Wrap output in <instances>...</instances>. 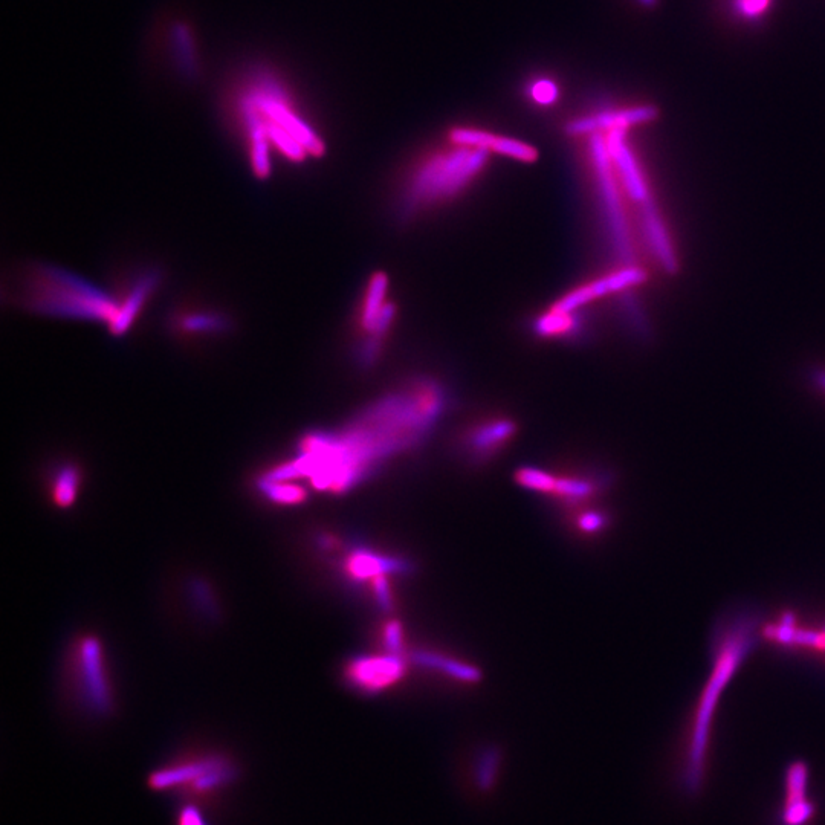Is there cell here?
I'll return each instance as SVG.
<instances>
[{
	"mask_svg": "<svg viewBox=\"0 0 825 825\" xmlns=\"http://www.w3.org/2000/svg\"><path fill=\"white\" fill-rule=\"evenodd\" d=\"M761 618L758 613L743 609L723 616L715 624L711 635V668L700 693L691 731L685 784L690 792H697L702 784L706 752L711 737L712 720L723 693L734 679L741 665L757 647L761 639Z\"/></svg>",
	"mask_w": 825,
	"mask_h": 825,
	"instance_id": "obj_3",
	"label": "cell"
},
{
	"mask_svg": "<svg viewBox=\"0 0 825 825\" xmlns=\"http://www.w3.org/2000/svg\"><path fill=\"white\" fill-rule=\"evenodd\" d=\"M605 525H607V518L601 512H586L578 518V528L584 534H596V532L602 531Z\"/></svg>",
	"mask_w": 825,
	"mask_h": 825,
	"instance_id": "obj_30",
	"label": "cell"
},
{
	"mask_svg": "<svg viewBox=\"0 0 825 825\" xmlns=\"http://www.w3.org/2000/svg\"><path fill=\"white\" fill-rule=\"evenodd\" d=\"M373 592H375L376 599H378L379 607L385 612H389L393 607L392 589H390L387 575L375 576L372 580Z\"/></svg>",
	"mask_w": 825,
	"mask_h": 825,
	"instance_id": "obj_28",
	"label": "cell"
},
{
	"mask_svg": "<svg viewBox=\"0 0 825 825\" xmlns=\"http://www.w3.org/2000/svg\"><path fill=\"white\" fill-rule=\"evenodd\" d=\"M78 679L81 699L94 714H107L112 709V693L104 673L100 644L86 638L78 644Z\"/></svg>",
	"mask_w": 825,
	"mask_h": 825,
	"instance_id": "obj_8",
	"label": "cell"
},
{
	"mask_svg": "<svg viewBox=\"0 0 825 825\" xmlns=\"http://www.w3.org/2000/svg\"><path fill=\"white\" fill-rule=\"evenodd\" d=\"M263 491L268 494L269 499L279 503H300L306 499L305 489L300 486L288 485L285 482H274V480H263Z\"/></svg>",
	"mask_w": 825,
	"mask_h": 825,
	"instance_id": "obj_22",
	"label": "cell"
},
{
	"mask_svg": "<svg viewBox=\"0 0 825 825\" xmlns=\"http://www.w3.org/2000/svg\"><path fill=\"white\" fill-rule=\"evenodd\" d=\"M439 393L396 395L370 407L338 436L308 437L300 457L272 471L275 480L309 477L315 489L343 494L381 460L418 444L439 418Z\"/></svg>",
	"mask_w": 825,
	"mask_h": 825,
	"instance_id": "obj_1",
	"label": "cell"
},
{
	"mask_svg": "<svg viewBox=\"0 0 825 825\" xmlns=\"http://www.w3.org/2000/svg\"><path fill=\"white\" fill-rule=\"evenodd\" d=\"M514 433L515 424L512 421L500 419V421L486 422L471 431L466 445L470 447L474 456L479 459H488L492 453H497L514 436Z\"/></svg>",
	"mask_w": 825,
	"mask_h": 825,
	"instance_id": "obj_12",
	"label": "cell"
},
{
	"mask_svg": "<svg viewBox=\"0 0 825 825\" xmlns=\"http://www.w3.org/2000/svg\"><path fill=\"white\" fill-rule=\"evenodd\" d=\"M789 803L806 800L807 789V767L803 763H795L790 766L789 775Z\"/></svg>",
	"mask_w": 825,
	"mask_h": 825,
	"instance_id": "obj_25",
	"label": "cell"
},
{
	"mask_svg": "<svg viewBox=\"0 0 825 825\" xmlns=\"http://www.w3.org/2000/svg\"><path fill=\"white\" fill-rule=\"evenodd\" d=\"M761 639L778 647L825 654V624L819 627H804L796 621L792 613H784L777 621L763 624Z\"/></svg>",
	"mask_w": 825,
	"mask_h": 825,
	"instance_id": "obj_9",
	"label": "cell"
},
{
	"mask_svg": "<svg viewBox=\"0 0 825 825\" xmlns=\"http://www.w3.org/2000/svg\"><path fill=\"white\" fill-rule=\"evenodd\" d=\"M387 288H389V277L384 272H376L370 279L366 301H364L363 317H361L364 329L369 330V332L375 326L379 314L384 309Z\"/></svg>",
	"mask_w": 825,
	"mask_h": 825,
	"instance_id": "obj_15",
	"label": "cell"
},
{
	"mask_svg": "<svg viewBox=\"0 0 825 825\" xmlns=\"http://www.w3.org/2000/svg\"><path fill=\"white\" fill-rule=\"evenodd\" d=\"M596 294L593 291L592 283L590 285L581 286V288L575 289V291L569 292L566 297L561 298L558 303H555L554 308L555 311L566 312V314H572L573 311L576 309L581 308V306L587 305L590 301L595 300Z\"/></svg>",
	"mask_w": 825,
	"mask_h": 825,
	"instance_id": "obj_24",
	"label": "cell"
},
{
	"mask_svg": "<svg viewBox=\"0 0 825 825\" xmlns=\"http://www.w3.org/2000/svg\"><path fill=\"white\" fill-rule=\"evenodd\" d=\"M515 482L526 489L544 492V494H554L557 479L537 468H521L515 473Z\"/></svg>",
	"mask_w": 825,
	"mask_h": 825,
	"instance_id": "obj_20",
	"label": "cell"
},
{
	"mask_svg": "<svg viewBox=\"0 0 825 825\" xmlns=\"http://www.w3.org/2000/svg\"><path fill=\"white\" fill-rule=\"evenodd\" d=\"M236 780L230 758L214 752L181 755L152 777V786L182 801L211 804L224 796Z\"/></svg>",
	"mask_w": 825,
	"mask_h": 825,
	"instance_id": "obj_5",
	"label": "cell"
},
{
	"mask_svg": "<svg viewBox=\"0 0 825 825\" xmlns=\"http://www.w3.org/2000/svg\"><path fill=\"white\" fill-rule=\"evenodd\" d=\"M497 136L486 130L470 129V127H456L450 132V141L456 147L466 149L492 150Z\"/></svg>",
	"mask_w": 825,
	"mask_h": 825,
	"instance_id": "obj_17",
	"label": "cell"
},
{
	"mask_svg": "<svg viewBox=\"0 0 825 825\" xmlns=\"http://www.w3.org/2000/svg\"><path fill=\"white\" fill-rule=\"evenodd\" d=\"M344 570L355 580H373L378 575L405 572L407 564L366 550H356L347 557Z\"/></svg>",
	"mask_w": 825,
	"mask_h": 825,
	"instance_id": "obj_14",
	"label": "cell"
},
{
	"mask_svg": "<svg viewBox=\"0 0 825 825\" xmlns=\"http://www.w3.org/2000/svg\"><path fill=\"white\" fill-rule=\"evenodd\" d=\"M78 480H80V474L75 466L62 468V471L55 477L54 489H52V499L57 505L65 508L74 502Z\"/></svg>",
	"mask_w": 825,
	"mask_h": 825,
	"instance_id": "obj_16",
	"label": "cell"
},
{
	"mask_svg": "<svg viewBox=\"0 0 825 825\" xmlns=\"http://www.w3.org/2000/svg\"><path fill=\"white\" fill-rule=\"evenodd\" d=\"M225 320L220 315L211 314V312H193V314L185 315L182 318V329L187 332H220L225 329Z\"/></svg>",
	"mask_w": 825,
	"mask_h": 825,
	"instance_id": "obj_21",
	"label": "cell"
},
{
	"mask_svg": "<svg viewBox=\"0 0 825 825\" xmlns=\"http://www.w3.org/2000/svg\"><path fill=\"white\" fill-rule=\"evenodd\" d=\"M407 664L404 656L384 654V656H364L350 660L344 667V680L356 690L375 694L387 690L404 679Z\"/></svg>",
	"mask_w": 825,
	"mask_h": 825,
	"instance_id": "obj_7",
	"label": "cell"
},
{
	"mask_svg": "<svg viewBox=\"0 0 825 825\" xmlns=\"http://www.w3.org/2000/svg\"><path fill=\"white\" fill-rule=\"evenodd\" d=\"M572 323V315L552 309L549 314L543 315V317L537 321V332L543 335V337H550V335L566 332V330L570 329Z\"/></svg>",
	"mask_w": 825,
	"mask_h": 825,
	"instance_id": "obj_23",
	"label": "cell"
},
{
	"mask_svg": "<svg viewBox=\"0 0 825 825\" xmlns=\"http://www.w3.org/2000/svg\"><path fill=\"white\" fill-rule=\"evenodd\" d=\"M23 305L39 314L54 317L89 318L112 324L120 303L97 286L63 269L39 265L26 275Z\"/></svg>",
	"mask_w": 825,
	"mask_h": 825,
	"instance_id": "obj_4",
	"label": "cell"
},
{
	"mask_svg": "<svg viewBox=\"0 0 825 825\" xmlns=\"http://www.w3.org/2000/svg\"><path fill=\"white\" fill-rule=\"evenodd\" d=\"M595 491L596 486L589 480L563 477V479H557L554 495L569 502H581V500L589 499Z\"/></svg>",
	"mask_w": 825,
	"mask_h": 825,
	"instance_id": "obj_18",
	"label": "cell"
},
{
	"mask_svg": "<svg viewBox=\"0 0 825 825\" xmlns=\"http://www.w3.org/2000/svg\"><path fill=\"white\" fill-rule=\"evenodd\" d=\"M159 275L156 272H147L140 275L133 283L132 289L127 292L123 303H120V312L114 323L110 324V332L114 335L126 334L132 326L135 318L140 314L141 309L146 305L147 298L155 291L158 285Z\"/></svg>",
	"mask_w": 825,
	"mask_h": 825,
	"instance_id": "obj_11",
	"label": "cell"
},
{
	"mask_svg": "<svg viewBox=\"0 0 825 825\" xmlns=\"http://www.w3.org/2000/svg\"><path fill=\"white\" fill-rule=\"evenodd\" d=\"M824 382H825V379H824Z\"/></svg>",
	"mask_w": 825,
	"mask_h": 825,
	"instance_id": "obj_33",
	"label": "cell"
},
{
	"mask_svg": "<svg viewBox=\"0 0 825 825\" xmlns=\"http://www.w3.org/2000/svg\"><path fill=\"white\" fill-rule=\"evenodd\" d=\"M488 159L489 150L466 147H456L450 153L433 156L411 182V201L413 204H431L453 198L482 172Z\"/></svg>",
	"mask_w": 825,
	"mask_h": 825,
	"instance_id": "obj_6",
	"label": "cell"
},
{
	"mask_svg": "<svg viewBox=\"0 0 825 825\" xmlns=\"http://www.w3.org/2000/svg\"><path fill=\"white\" fill-rule=\"evenodd\" d=\"M411 660L419 667L427 670L439 671L450 679L463 683H479L482 671L474 665L465 664L462 660L453 659L445 654L434 651L418 650L411 654Z\"/></svg>",
	"mask_w": 825,
	"mask_h": 825,
	"instance_id": "obj_13",
	"label": "cell"
},
{
	"mask_svg": "<svg viewBox=\"0 0 825 825\" xmlns=\"http://www.w3.org/2000/svg\"><path fill=\"white\" fill-rule=\"evenodd\" d=\"M813 809L806 800L787 804L784 821L787 825H801L812 816Z\"/></svg>",
	"mask_w": 825,
	"mask_h": 825,
	"instance_id": "obj_29",
	"label": "cell"
},
{
	"mask_svg": "<svg viewBox=\"0 0 825 825\" xmlns=\"http://www.w3.org/2000/svg\"><path fill=\"white\" fill-rule=\"evenodd\" d=\"M393 318H395V306L385 305L381 314H379L378 320H376L375 326L370 330V334H373L375 338H381L389 330Z\"/></svg>",
	"mask_w": 825,
	"mask_h": 825,
	"instance_id": "obj_31",
	"label": "cell"
},
{
	"mask_svg": "<svg viewBox=\"0 0 825 825\" xmlns=\"http://www.w3.org/2000/svg\"><path fill=\"white\" fill-rule=\"evenodd\" d=\"M492 152L508 156V158L517 159V161L521 162H535L538 158V152L534 147L523 143V141L506 138V136H497V138H495Z\"/></svg>",
	"mask_w": 825,
	"mask_h": 825,
	"instance_id": "obj_19",
	"label": "cell"
},
{
	"mask_svg": "<svg viewBox=\"0 0 825 825\" xmlns=\"http://www.w3.org/2000/svg\"><path fill=\"white\" fill-rule=\"evenodd\" d=\"M656 117L653 107H633V109L607 110L601 114L589 117L576 118L566 124V133L569 136L595 135L601 130L627 129L633 124L647 123Z\"/></svg>",
	"mask_w": 825,
	"mask_h": 825,
	"instance_id": "obj_10",
	"label": "cell"
},
{
	"mask_svg": "<svg viewBox=\"0 0 825 825\" xmlns=\"http://www.w3.org/2000/svg\"><path fill=\"white\" fill-rule=\"evenodd\" d=\"M558 94H560V91H558L554 81L538 80L535 81L534 86H532V98H534V101H537L538 104H543V106H549V104L555 103Z\"/></svg>",
	"mask_w": 825,
	"mask_h": 825,
	"instance_id": "obj_27",
	"label": "cell"
},
{
	"mask_svg": "<svg viewBox=\"0 0 825 825\" xmlns=\"http://www.w3.org/2000/svg\"><path fill=\"white\" fill-rule=\"evenodd\" d=\"M225 98L228 114L245 138L259 178L271 172V152L294 162L323 155V141L301 117L282 75L272 69H246L233 81Z\"/></svg>",
	"mask_w": 825,
	"mask_h": 825,
	"instance_id": "obj_2",
	"label": "cell"
},
{
	"mask_svg": "<svg viewBox=\"0 0 825 825\" xmlns=\"http://www.w3.org/2000/svg\"><path fill=\"white\" fill-rule=\"evenodd\" d=\"M382 642H384L385 650L390 654H399L402 656L405 650L404 644V628L402 624L396 619L387 622L384 630H382Z\"/></svg>",
	"mask_w": 825,
	"mask_h": 825,
	"instance_id": "obj_26",
	"label": "cell"
},
{
	"mask_svg": "<svg viewBox=\"0 0 825 825\" xmlns=\"http://www.w3.org/2000/svg\"><path fill=\"white\" fill-rule=\"evenodd\" d=\"M642 4L651 5L653 4L654 0H641Z\"/></svg>",
	"mask_w": 825,
	"mask_h": 825,
	"instance_id": "obj_32",
	"label": "cell"
}]
</instances>
